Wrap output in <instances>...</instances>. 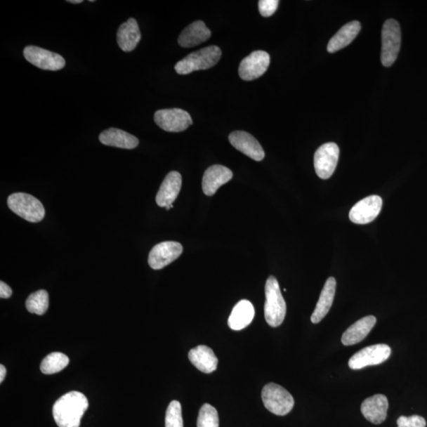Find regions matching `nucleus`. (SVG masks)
I'll return each instance as SVG.
<instances>
[{
	"mask_svg": "<svg viewBox=\"0 0 427 427\" xmlns=\"http://www.w3.org/2000/svg\"><path fill=\"white\" fill-rule=\"evenodd\" d=\"M89 407L86 395L72 391L62 395L53 405V414L59 427H79L81 419Z\"/></svg>",
	"mask_w": 427,
	"mask_h": 427,
	"instance_id": "f257e3e1",
	"label": "nucleus"
},
{
	"mask_svg": "<svg viewBox=\"0 0 427 427\" xmlns=\"http://www.w3.org/2000/svg\"><path fill=\"white\" fill-rule=\"evenodd\" d=\"M265 317L267 323L272 328L279 327L284 322L287 305L280 291L279 282L274 276H270L265 284Z\"/></svg>",
	"mask_w": 427,
	"mask_h": 427,
	"instance_id": "f03ea898",
	"label": "nucleus"
},
{
	"mask_svg": "<svg viewBox=\"0 0 427 427\" xmlns=\"http://www.w3.org/2000/svg\"><path fill=\"white\" fill-rule=\"evenodd\" d=\"M221 56V49L218 46L204 48L180 60L175 65V71L179 74H188L196 71L206 70L216 65Z\"/></svg>",
	"mask_w": 427,
	"mask_h": 427,
	"instance_id": "7ed1b4c3",
	"label": "nucleus"
},
{
	"mask_svg": "<svg viewBox=\"0 0 427 427\" xmlns=\"http://www.w3.org/2000/svg\"><path fill=\"white\" fill-rule=\"evenodd\" d=\"M9 209L25 221L39 223L46 216L45 207L41 201L31 195L18 192L11 195L8 199Z\"/></svg>",
	"mask_w": 427,
	"mask_h": 427,
	"instance_id": "20e7f679",
	"label": "nucleus"
},
{
	"mask_svg": "<svg viewBox=\"0 0 427 427\" xmlns=\"http://www.w3.org/2000/svg\"><path fill=\"white\" fill-rule=\"evenodd\" d=\"M261 397L263 405L276 416H286L291 412L294 405L292 395L275 383H269L263 387Z\"/></svg>",
	"mask_w": 427,
	"mask_h": 427,
	"instance_id": "39448f33",
	"label": "nucleus"
},
{
	"mask_svg": "<svg viewBox=\"0 0 427 427\" xmlns=\"http://www.w3.org/2000/svg\"><path fill=\"white\" fill-rule=\"evenodd\" d=\"M381 41L382 65L385 67H390L397 60L401 44L400 27L397 21L388 20L383 25Z\"/></svg>",
	"mask_w": 427,
	"mask_h": 427,
	"instance_id": "423d86ee",
	"label": "nucleus"
},
{
	"mask_svg": "<svg viewBox=\"0 0 427 427\" xmlns=\"http://www.w3.org/2000/svg\"><path fill=\"white\" fill-rule=\"evenodd\" d=\"M154 119L159 128L169 133H180L192 124L190 114L180 109L158 110L155 112Z\"/></svg>",
	"mask_w": 427,
	"mask_h": 427,
	"instance_id": "0eeeda50",
	"label": "nucleus"
},
{
	"mask_svg": "<svg viewBox=\"0 0 427 427\" xmlns=\"http://www.w3.org/2000/svg\"><path fill=\"white\" fill-rule=\"evenodd\" d=\"M23 54L30 64L42 70L60 71L66 64L65 58L60 54L37 46H30L25 48Z\"/></svg>",
	"mask_w": 427,
	"mask_h": 427,
	"instance_id": "6e6552de",
	"label": "nucleus"
},
{
	"mask_svg": "<svg viewBox=\"0 0 427 427\" xmlns=\"http://www.w3.org/2000/svg\"><path fill=\"white\" fill-rule=\"evenodd\" d=\"M340 156V149L334 143H327L320 147L314 155V168L320 178L326 180L336 171Z\"/></svg>",
	"mask_w": 427,
	"mask_h": 427,
	"instance_id": "1a4fd4ad",
	"label": "nucleus"
},
{
	"mask_svg": "<svg viewBox=\"0 0 427 427\" xmlns=\"http://www.w3.org/2000/svg\"><path fill=\"white\" fill-rule=\"evenodd\" d=\"M391 355V348L386 344H375L362 349L350 357V369H360L369 366L379 365Z\"/></svg>",
	"mask_w": 427,
	"mask_h": 427,
	"instance_id": "9d476101",
	"label": "nucleus"
},
{
	"mask_svg": "<svg viewBox=\"0 0 427 427\" xmlns=\"http://www.w3.org/2000/svg\"><path fill=\"white\" fill-rule=\"evenodd\" d=\"M183 253V247L178 242H164L156 244L150 251L148 263L154 270H160L171 265Z\"/></svg>",
	"mask_w": 427,
	"mask_h": 427,
	"instance_id": "9b49d317",
	"label": "nucleus"
},
{
	"mask_svg": "<svg viewBox=\"0 0 427 427\" xmlns=\"http://www.w3.org/2000/svg\"><path fill=\"white\" fill-rule=\"evenodd\" d=\"M270 65V55L265 51H255L242 60L238 73L244 81H252L262 77Z\"/></svg>",
	"mask_w": 427,
	"mask_h": 427,
	"instance_id": "f8f14e48",
	"label": "nucleus"
},
{
	"mask_svg": "<svg viewBox=\"0 0 427 427\" xmlns=\"http://www.w3.org/2000/svg\"><path fill=\"white\" fill-rule=\"evenodd\" d=\"M382 207L379 196H370L357 202L349 213L350 221L355 224L372 223L379 216Z\"/></svg>",
	"mask_w": 427,
	"mask_h": 427,
	"instance_id": "ddd939ff",
	"label": "nucleus"
},
{
	"mask_svg": "<svg viewBox=\"0 0 427 427\" xmlns=\"http://www.w3.org/2000/svg\"><path fill=\"white\" fill-rule=\"evenodd\" d=\"M229 140L232 146L249 157L250 159L256 162H261L265 159V150L260 143L247 131H234L230 135Z\"/></svg>",
	"mask_w": 427,
	"mask_h": 427,
	"instance_id": "4468645a",
	"label": "nucleus"
},
{
	"mask_svg": "<svg viewBox=\"0 0 427 427\" xmlns=\"http://www.w3.org/2000/svg\"><path fill=\"white\" fill-rule=\"evenodd\" d=\"M233 178V173L228 167L214 165L206 169L204 174L202 187L206 196H214L219 188L228 183Z\"/></svg>",
	"mask_w": 427,
	"mask_h": 427,
	"instance_id": "2eb2a0df",
	"label": "nucleus"
},
{
	"mask_svg": "<svg viewBox=\"0 0 427 427\" xmlns=\"http://www.w3.org/2000/svg\"><path fill=\"white\" fill-rule=\"evenodd\" d=\"M388 401L386 395L376 394L363 401L361 412L370 423L381 424L386 419Z\"/></svg>",
	"mask_w": 427,
	"mask_h": 427,
	"instance_id": "dca6fc26",
	"label": "nucleus"
},
{
	"mask_svg": "<svg viewBox=\"0 0 427 427\" xmlns=\"http://www.w3.org/2000/svg\"><path fill=\"white\" fill-rule=\"evenodd\" d=\"M182 185L181 175L172 171L166 175L156 196V203L161 207L172 205L178 198Z\"/></svg>",
	"mask_w": 427,
	"mask_h": 427,
	"instance_id": "f3484780",
	"label": "nucleus"
},
{
	"mask_svg": "<svg viewBox=\"0 0 427 427\" xmlns=\"http://www.w3.org/2000/svg\"><path fill=\"white\" fill-rule=\"evenodd\" d=\"M141 33L137 21L133 18H129L119 27L117 34V41L119 47L124 52L133 51L140 41Z\"/></svg>",
	"mask_w": 427,
	"mask_h": 427,
	"instance_id": "a211bd4d",
	"label": "nucleus"
},
{
	"mask_svg": "<svg viewBox=\"0 0 427 427\" xmlns=\"http://www.w3.org/2000/svg\"><path fill=\"white\" fill-rule=\"evenodd\" d=\"M99 140L105 146L127 150L135 149L140 143L136 136L115 128L103 131L99 136Z\"/></svg>",
	"mask_w": 427,
	"mask_h": 427,
	"instance_id": "6ab92c4d",
	"label": "nucleus"
},
{
	"mask_svg": "<svg viewBox=\"0 0 427 427\" xmlns=\"http://www.w3.org/2000/svg\"><path fill=\"white\" fill-rule=\"evenodd\" d=\"M336 287V281L335 278L330 277L326 281L323 290L320 293L315 310H314L312 314V323L318 324L327 315L332 303H334Z\"/></svg>",
	"mask_w": 427,
	"mask_h": 427,
	"instance_id": "aec40b11",
	"label": "nucleus"
},
{
	"mask_svg": "<svg viewBox=\"0 0 427 427\" xmlns=\"http://www.w3.org/2000/svg\"><path fill=\"white\" fill-rule=\"evenodd\" d=\"M376 319L374 316L363 317L345 331L341 341L345 346H351L360 343L365 339L374 327Z\"/></svg>",
	"mask_w": 427,
	"mask_h": 427,
	"instance_id": "412c9836",
	"label": "nucleus"
},
{
	"mask_svg": "<svg viewBox=\"0 0 427 427\" xmlns=\"http://www.w3.org/2000/svg\"><path fill=\"white\" fill-rule=\"evenodd\" d=\"M211 32L202 21L192 22L180 34L178 39L179 45L183 48H192L209 40Z\"/></svg>",
	"mask_w": 427,
	"mask_h": 427,
	"instance_id": "4be33fe9",
	"label": "nucleus"
},
{
	"mask_svg": "<svg viewBox=\"0 0 427 427\" xmlns=\"http://www.w3.org/2000/svg\"><path fill=\"white\" fill-rule=\"evenodd\" d=\"M188 359L201 372L211 374L217 369L218 357L214 351L205 345L190 350Z\"/></svg>",
	"mask_w": 427,
	"mask_h": 427,
	"instance_id": "5701e85b",
	"label": "nucleus"
},
{
	"mask_svg": "<svg viewBox=\"0 0 427 427\" xmlns=\"http://www.w3.org/2000/svg\"><path fill=\"white\" fill-rule=\"evenodd\" d=\"M255 316V310L252 303L248 300H242L232 310L228 319V325L232 330L239 331L246 329Z\"/></svg>",
	"mask_w": 427,
	"mask_h": 427,
	"instance_id": "b1692460",
	"label": "nucleus"
},
{
	"mask_svg": "<svg viewBox=\"0 0 427 427\" xmlns=\"http://www.w3.org/2000/svg\"><path fill=\"white\" fill-rule=\"evenodd\" d=\"M360 30L361 25L357 21L350 22L345 25L331 37L327 48L328 52L334 53L350 45L357 35L360 34Z\"/></svg>",
	"mask_w": 427,
	"mask_h": 427,
	"instance_id": "393cba45",
	"label": "nucleus"
},
{
	"mask_svg": "<svg viewBox=\"0 0 427 427\" xmlns=\"http://www.w3.org/2000/svg\"><path fill=\"white\" fill-rule=\"evenodd\" d=\"M69 357L60 353H53L47 355L41 364V372L44 374H54L62 372L69 364Z\"/></svg>",
	"mask_w": 427,
	"mask_h": 427,
	"instance_id": "a878e982",
	"label": "nucleus"
},
{
	"mask_svg": "<svg viewBox=\"0 0 427 427\" xmlns=\"http://www.w3.org/2000/svg\"><path fill=\"white\" fill-rule=\"evenodd\" d=\"M27 310L37 315H43L48 309V294L45 290L37 291L31 294L27 300Z\"/></svg>",
	"mask_w": 427,
	"mask_h": 427,
	"instance_id": "bb28decb",
	"label": "nucleus"
},
{
	"mask_svg": "<svg viewBox=\"0 0 427 427\" xmlns=\"http://www.w3.org/2000/svg\"><path fill=\"white\" fill-rule=\"evenodd\" d=\"M197 427H219L218 414L215 407L205 404L200 408Z\"/></svg>",
	"mask_w": 427,
	"mask_h": 427,
	"instance_id": "cd10ccee",
	"label": "nucleus"
},
{
	"mask_svg": "<svg viewBox=\"0 0 427 427\" xmlns=\"http://www.w3.org/2000/svg\"><path fill=\"white\" fill-rule=\"evenodd\" d=\"M166 427H184L181 405L178 400L172 401L167 408Z\"/></svg>",
	"mask_w": 427,
	"mask_h": 427,
	"instance_id": "c85d7f7f",
	"label": "nucleus"
},
{
	"mask_svg": "<svg viewBox=\"0 0 427 427\" xmlns=\"http://www.w3.org/2000/svg\"><path fill=\"white\" fill-rule=\"evenodd\" d=\"M398 427H426V422L423 417L419 416H400L398 420Z\"/></svg>",
	"mask_w": 427,
	"mask_h": 427,
	"instance_id": "c756f323",
	"label": "nucleus"
},
{
	"mask_svg": "<svg viewBox=\"0 0 427 427\" xmlns=\"http://www.w3.org/2000/svg\"><path fill=\"white\" fill-rule=\"evenodd\" d=\"M278 0H261L258 4L260 13L263 17L272 16L278 8Z\"/></svg>",
	"mask_w": 427,
	"mask_h": 427,
	"instance_id": "7c9ffc66",
	"label": "nucleus"
},
{
	"mask_svg": "<svg viewBox=\"0 0 427 427\" xmlns=\"http://www.w3.org/2000/svg\"><path fill=\"white\" fill-rule=\"evenodd\" d=\"M12 295L11 288L4 282H0V298H9Z\"/></svg>",
	"mask_w": 427,
	"mask_h": 427,
	"instance_id": "2f4dec72",
	"label": "nucleus"
},
{
	"mask_svg": "<svg viewBox=\"0 0 427 427\" xmlns=\"http://www.w3.org/2000/svg\"><path fill=\"white\" fill-rule=\"evenodd\" d=\"M7 375V369L4 365L0 366V383H3Z\"/></svg>",
	"mask_w": 427,
	"mask_h": 427,
	"instance_id": "473e14b6",
	"label": "nucleus"
},
{
	"mask_svg": "<svg viewBox=\"0 0 427 427\" xmlns=\"http://www.w3.org/2000/svg\"><path fill=\"white\" fill-rule=\"evenodd\" d=\"M67 2L74 4H81L84 1H83V0H67Z\"/></svg>",
	"mask_w": 427,
	"mask_h": 427,
	"instance_id": "72a5a7b5",
	"label": "nucleus"
}]
</instances>
